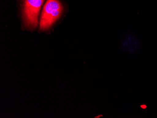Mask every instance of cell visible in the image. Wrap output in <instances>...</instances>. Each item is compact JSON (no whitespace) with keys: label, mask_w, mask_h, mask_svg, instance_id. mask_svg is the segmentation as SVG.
I'll return each mask as SVG.
<instances>
[{"label":"cell","mask_w":157,"mask_h":118,"mask_svg":"<svg viewBox=\"0 0 157 118\" xmlns=\"http://www.w3.org/2000/svg\"><path fill=\"white\" fill-rule=\"evenodd\" d=\"M45 0H21V12L24 26L33 30L38 24L40 10Z\"/></svg>","instance_id":"cell-2"},{"label":"cell","mask_w":157,"mask_h":118,"mask_svg":"<svg viewBox=\"0 0 157 118\" xmlns=\"http://www.w3.org/2000/svg\"><path fill=\"white\" fill-rule=\"evenodd\" d=\"M64 10L59 0H47L41 13L39 30H48L59 19Z\"/></svg>","instance_id":"cell-1"}]
</instances>
